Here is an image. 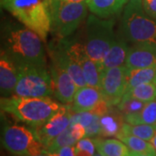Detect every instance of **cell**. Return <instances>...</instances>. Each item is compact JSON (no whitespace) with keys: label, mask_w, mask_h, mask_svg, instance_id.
Listing matches in <instances>:
<instances>
[{"label":"cell","mask_w":156,"mask_h":156,"mask_svg":"<svg viewBox=\"0 0 156 156\" xmlns=\"http://www.w3.org/2000/svg\"><path fill=\"white\" fill-rule=\"evenodd\" d=\"M76 149H83V150L88 151L93 155H95V150L96 149L95 143H94V140L90 139L89 137L80 140L76 143Z\"/></svg>","instance_id":"29"},{"label":"cell","mask_w":156,"mask_h":156,"mask_svg":"<svg viewBox=\"0 0 156 156\" xmlns=\"http://www.w3.org/2000/svg\"><path fill=\"white\" fill-rule=\"evenodd\" d=\"M154 126H155V127H156V122L154 123Z\"/></svg>","instance_id":"40"},{"label":"cell","mask_w":156,"mask_h":156,"mask_svg":"<svg viewBox=\"0 0 156 156\" xmlns=\"http://www.w3.org/2000/svg\"><path fill=\"white\" fill-rule=\"evenodd\" d=\"M67 44L71 55L83 69L86 84L90 87L100 89L102 72L98 63L89 57L86 52L84 44L69 39H67Z\"/></svg>","instance_id":"12"},{"label":"cell","mask_w":156,"mask_h":156,"mask_svg":"<svg viewBox=\"0 0 156 156\" xmlns=\"http://www.w3.org/2000/svg\"><path fill=\"white\" fill-rule=\"evenodd\" d=\"M111 107L109 111L100 117V134L98 137L117 136L124 124V115L118 108L115 110Z\"/></svg>","instance_id":"19"},{"label":"cell","mask_w":156,"mask_h":156,"mask_svg":"<svg viewBox=\"0 0 156 156\" xmlns=\"http://www.w3.org/2000/svg\"><path fill=\"white\" fill-rule=\"evenodd\" d=\"M125 122L130 124H149L154 125L156 122V101L147 102L146 106L136 114L124 116Z\"/></svg>","instance_id":"22"},{"label":"cell","mask_w":156,"mask_h":156,"mask_svg":"<svg viewBox=\"0 0 156 156\" xmlns=\"http://www.w3.org/2000/svg\"><path fill=\"white\" fill-rule=\"evenodd\" d=\"M122 33L133 44H156V19L146 13L142 0H128L123 9Z\"/></svg>","instance_id":"4"},{"label":"cell","mask_w":156,"mask_h":156,"mask_svg":"<svg viewBox=\"0 0 156 156\" xmlns=\"http://www.w3.org/2000/svg\"><path fill=\"white\" fill-rule=\"evenodd\" d=\"M123 96L134 98L143 102L156 101V85L154 83L140 84L128 90Z\"/></svg>","instance_id":"24"},{"label":"cell","mask_w":156,"mask_h":156,"mask_svg":"<svg viewBox=\"0 0 156 156\" xmlns=\"http://www.w3.org/2000/svg\"><path fill=\"white\" fill-rule=\"evenodd\" d=\"M76 150V156H94L93 154H91L89 152L86 150H83V149H76L75 147Z\"/></svg>","instance_id":"34"},{"label":"cell","mask_w":156,"mask_h":156,"mask_svg":"<svg viewBox=\"0 0 156 156\" xmlns=\"http://www.w3.org/2000/svg\"><path fill=\"white\" fill-rule=\"evenodd\" d=\"M156 127L154 125H149V124L134 125V124L124 122L122 130L119 134L134 135L136 137H139V138L150 141L152 138L154 137Z\"/></svg>","instance_id":"25"},{"label":"cell","mask_w":156,"mask_h":156,"mask_svg":"<svg viewBox=\"0 0 156 156\" xmlns=\"http://www.w3.org/2000/svg\"><path fill=\"white\" fill-rule=\"evenodd\" d=\"M125 65L128 69L156 66V44L143 43L129 46Z\"/></svg>","instance_id":"14"},{"label":"cell","mask_w":156,"mask_h":156,"mask_svg":"<svg viewBox=\"0 0 156 156\" xmlns=\"http://www.w3.org/2000/svg\"><path fill=\"white\" fill-rule=\"evenodd\" d=\"M22 156H50L48 152L45 151L44 153H42V154H36V155H22Z\"/></svg>","instance_id":"38"},{"label":"cell","mask_w":156,"mask_h":156,"mask_svg":"<svg viewBox=\"0 0 156 156\" xmlns=\"http://www.w3.org/2000/svg\"><path fill=\"white\" fill-rule=\"evenodd\" d=\"M43 40L33 30L16 22H5L1 30V51L17 66L46 67Z\"/></svg>","instance_id":"1"},{"label":"cell","mask_w":156,"mask_h":156,"mask_svg":"<svg viewBox=\"0 0 156 156\" xmlns=\"http://www.w3.org/2000/svg\"><path fill=\"white\" fill-rule=\"evenodd\" d=\"M154 83H155V85H156V79H155V82H154Z\"/></svg>","instance_id":"41"},{"label":"cell","mask_w":156,"mask_h":156,"mask_svg":"<svg viewBox=\"0 0 156 156\" xmlns=\"http://www.w3.org/2000/svg\"><path fill=\"white\" fill-rule=\"evenodd\" d=\"M101 100H102V95L100 89L86 85L78 88L71 105H69L74 113L90 111Z\"/></svg>","instance_id":"16"},{"label":"cell","mask_w":156,"mask_h":156,"mask_svg":"<svg viewBox=\"0 0 156 156\" xmlns=\"http://www.w3.org/2000/svg\"><path fill=\"white\" fill-rule=\"evenodd\" d=\"M87 2L71 3L50 0L51 31L57 38L69 37L87 17Z\"/></svg>","instance_id":"5"},{"label":"cell","mask_w":156,"mask_h":156,"mask_svg":"<svg viewBox=\"0 0 156 156\" xmlns=\"http://www.w3.org/2000/svg\"><path fill=\"white\" fill-rule=\"evenodd\" d=\"M128 43L122 35H115L110 49L101 64V72L103 73L106 69L111 68L122 66L123 63H125L129 49Z\"/></svg>","instance_id":"17"},{"label":"cell","mask_w":156,"mask_h":156,"mask_svg":"<svg viewBox=\"0 0 156 156\" xmlns=\"http://www.w3.org/2000/svg\"><path fill=\"white\" fill-rule=\"evenodd\" d=\"M119 140H121L123 143H125L128 147V149L136 153L147 154L153 156H156V150L151 142H147V140L136 137L134 135L129 134H119L116 136Z\"/></svg>","instance_id":"23"},{"label":"cell","mask_w":156,"mask_h":156,"mask_svg":"<svg viewBox=\"0 0 156 156\" xmlns=\"http://www.w3.org/2000/svg\"><path fill=\"white\" fill-rule=\"evenodd\" d=\"M67 2H71V3H83L87 2V0H65Z\"/></svg>","instance_id":"37"},{"label":"cell","mask_w":156,"mask_h":156,"mask_svg":"<svg viewBox=\"0 0 156 156\" xmlns=\"http://www.w3.org/2000/svg\"><path fill=\"white\" fill-rule=\"evenodd\" d=\"M97 115H94L92 112L85 111L80 113H74L71 116L70 125L75 123H81L85 128H88L91 123L95 121V117Z\"/></svg>","instance_id":"28"},{"label":"cell","mask_w":156,"mask_h":156,"mask_svg":"<svg viewBox=\"0 0 156 156\" xmlns=\"http://www.w3.org/2000/svg\"><path fill=\"white\" fill-rule=\"evenodd\" d=\"M146 13L152 18L156 19V0H142Z\"/></svg>","instance_id":"32"},{"label":"cell","mask_w":156,"mask_h":156,"mask_svg":"<svg viewBox=\"0 0 156 156\" xmlns=\"http://www.w3.org/2000/svg\"><path fill=\"white\" fill-rule=\"evenodd\" d=\"M50 76L53 82V92L57 100L62 104H71L77 86L71 76L57 63L51 61Z\"/></svg>","instance_id":"13"},{"label":"cell","mask_w":156,"mask_h":156,"mask_svg":"<svg viewBox=\"0 0 156 156\" xmlns=\"http://www.w3.org/2000/svg\"><path fill=\"white\" fill-rule=\"evenodd\" d=\"M1 141L3 147L14 156L36 155L46 151L32 128L18 124H5Z\"/></svg>","instance_id":"7"},{"label":"cell","mask_w":156,"mask_h":156,"mask_svg":"<svg viewBox=\"0 0 156 156\" xmlns=\"http://www.w3.org/2000/svg\"><path fill=\"white\" fill-rule=\"evenodd\" d=\"M19 78V69L5 52L0 56V91L2 97L13 95Z\"/></svg>","instance_id":"15"},{"label":"cell","mask_w":156,"mask_h":156,"mask_svg":"<svg viewBox=\"0 0 156 156\" xmlns=\"http://www.w3.org/2000/svg\"><path fill=\"white\" fill-rule=\"evenodd\" d=\"M114 19H105L90 15L86 23L85 50L89 56L100 66L115 37Z\"/></svg>","instance_id":"6"},{"label":"cell","mask_w":156,"mask_h":156,"mask_svg":"<svg viewBox=\"0 0 156 156\" xmlns=\"http://www.w3.org/2000/svg\"><path fill=\"white\" fill-rule=\"evenodd\" d=\"M57 153H58L59 156H76L75 147H73V146L64 147L61 148Z\"/></svg>","instance_id":"33"},{"label":"cell","mask_w":156,"mask_h":156,"mask_svg":"<svg viewBox=\"0 0 156 156\" xmlns=\"http://www.w3.org/2000/svg\"><path fill=\"white\" fill-rule=\"evenodd\" d=\"M71 131L76 140L79 141L80 140L83 139L84 136H86V128L81 123H75L71 124Z\"/></svg>","instance_id":"31"},{"label":"cell","mask_w":156,"mask_h":156,"mask_svg":"<svg viewBox=\"0 0 156 156\" xmlns=\"http://www.w3.org/2000/svg\"><path fill=\"white\" fill-rule=\"evenodd\" d=\"M155 79L156 66L140 69H128L126 92L140 84L154 83Z\"/></svg>","instance_id":"21"},{"label":"cell","mask_w":156,"mask_h":156,"mask_svg":"<svg viewBox=\"0 0 156 156\" xmlns=\"http://www.w3.org/2000/svg\"><path fill=\"white\" fill-rule=\"evenodd\" d=\"M100 116L95 117V121L86 128V136L87 137H98L100 134Z\"/></svg>","instance_id":"30"},{"label":"cell","mask_w":156,"mask_h":156,"mask_svg":"<svg viewBox=\"0 0 156 156\" xmlns=\"http://www.w3.org/2000/svg\"><path fill=\"white\" fill-rule=\"evenodd\" d=\"M128 0H87L89 10L101 18L115 16L124 9Z\"/></svg>","instance_id":"18"},{"label":"cell","mask_w":156,"mask_h":156,"mask_svg":"<svg viewBox=\"0 0 156 156\" xmlns=\"http://www.w3.org/2000/svg\"><path fill=\"white\" fill-rule=\"evenodd\" d=\"M128 68L118 66L106 69L101 75L100 90L102 99L110 106H117L126 92Z\"/></svg>","instance_id":"9"},{"label":"cell","mask_w":156,"mask_h":156,"mask_svg":"<svg viewBox=\"0 0 156 156\" xmlns=\"http://www.w3.org/2000/svg\"><path fill=\"white\" fill-rule=\"evenodd\" d=\"M147 103V102H143V101H140L136 100L134 98L123 96L122 101H120V103L116 107L125 116L128 115L139 113L146 106Z\"/></svg>","instance_id":"27"},{"label":"cell","mask_w":156,"mask_h":156,"mask_svg":"<svg viewBox=\"0 0 156 156\" xmlns=\"http://www.w3.org/2000/svg\"><path fill=\"white\" fill-rule=\"evenodd\" d=\"M60 104L50 97H18L11 95L1 98V111L11 115L17 121L35 128L44 124L58 111Z\"/></svg>","instance_id":"2"},{"label":"cell","mask_w":156,"mask_h":156,"mask_svg":"<svg viewBox=\"0 0 156 156\" xmlns=\"http://www.w3.org/2000/svg\"><path fill=\"white\" fill-rule=\"evenodd\" d=\"M93 140L97 152L102 156H129L130 151L121 140L95 137Z\"/></svg>","instance_id":"20"},{"label":"cell","mask_w":156,"mask_h":156,"mask_svg":"<svg viewBox=\"0 0 156 156\" xmlns=\"http://www.w3.org/2000/svg\"><path fill=\"white\" fill-rule=\"evenodd\" d=\"M129 156H153V155H151V154H141V153H136V152L130 151V153H129Z\"/></svg>","instance_id":"35"},{"label":"cell","mask_w":156,"mask_h":156,"mask_svg":"<svg viewBox=\"0 0 156 156\" xmlns=\"http://www.w3.org/2000/svg\"><path fill=\"white\" fill-rule=\"evenodd\" d=\"M1 6L45 42L51 30L50 0H1Z\"/></svg>","instance_id":"3"},{"label":"cell","mask_w":156,"mask_h":156,"mask_svg":"<svg viewBox=\"0 0 156 156\" xmlns=\"http://www.w3.org/2000/svg\"><path fill=\"white\" fill-rule=\"evenodd\" d=\"M74 114L70 106L62 105L61 108L44 124L32 128L37 139L44 146L45 149L58 135L64 132L70 125L71 116Z\"/></svg>","instance_id":"10"},{"label":"cell","mask_w":156,"mask_h":156,"mask_svg":"<svg viewBox=\"0 0 156 156\" xmlns=\"http://www.w3.org/2000/svg\"><path fill=\"white\" fill-rule=\"evenodd\" d=\"M150 142L152 143V145L154 146V149L156 150V132L154 135V137L152 138V140H150Z\"/></svg>","instance_id":"36"},{"label":"cell","mask_w":156,"mask_h":156,"mask_svg":"<svg viewBox=\"0 0 156 156\" xmlns=\"http://www.w3.org/2000/svg\"><path fill=\"white\" fill-rule=\"evenodd\" d=\"M19 78L13 95L18 97H50L54 95L53 82L46 67L18 66Z\"/></svg>","instance_id":"8"},{"label":"cell","mask_w":156,"mask_h":156,"mask_svg":"<svg viewBox=\"0 0 156 156\" xmlns=\"http://www.w3.org/2000/svg\"><path fill=\"white\" fill-rule=\"evenodd\" d=\"M51 61L57 63L65 71L69 73L77 88L86 86V82L83 76V73L77 61L71 55L68 48L67 38L59 39L55 46L50 50Z\"/></svg>","instance_id":"11"},{"label":"cell","mask_w":156,"mask_h":156,"mask_svg":"<svg viewBox=\"0 0 156 156\" xmlns=\"http://www.w3.org/2000/svg\"><path fill=\"white\" fill-rule=\"evenodd\" d=\"M94 156H102V155H101V154H100L98 153V154H95Z\"/></svg>","instance_id":"39"},{"label":"cell","mask_w":156,"mask_h":156,"mask_svg":"<svg viewBox=\"0 0 156 156\" xmlns=\"http://www.w3.org/2000/svg\"><path fill=\"white\" fill-rule=\"evenodd\" d=\"M78 141L74 137L71 131V127H69L62 132L60 135H58L56 139L54 140L51 144H50L46 151L48 153H57L61 148L64 147H69V146H74Z\"/></svg>","instance_id":"26"}]
</instances>
